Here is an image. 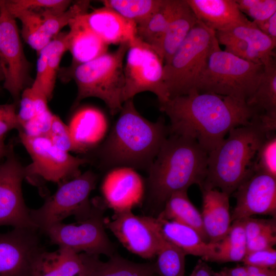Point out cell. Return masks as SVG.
<instances>
[{
    "instance_id": "52a82bcc",
    "label": "cell",
    "mask_w": 276,
    "mask_h": 276,
    "mask_svg": "<svg viewBox=\"0 0 276 276\" xmlns=\"http://www.w3.org/2000/svg\"><path fill=\"white\" fill-rule=\"evenodd\" d=\"M263 64L236 56L217 45L211 53L196 91L214 93L245 101L256 90Z\"/></svg>"
},
{
    "instance_id": "74e56055",
    "label": "cell",
    "mask_w": 276,
    "mask_h": 276,
    "mask_svg": "<svg viewBox=\"0 0 276 276\" xmlns=\"http://www.w3.org/2000/svg\"><path fill=\"white\" fill-rule=\"evenodd\" d=\"M240 10L253 21L266 20L276 13L275 0H235Z\"/></svg>"
},
{
    "instance_id": "ee69618b",
    "label": "cell",
    "mask_w": 276,
    "mask_h": 276,
    "mask_svg": "<svg viewBox=\"0 0 276 276\" xmlns=\"http://www.w3.org/2000/svg\"><path fill=\"white\" fill-rule=\"evenodd\" d=\"M247 253L246 246L218 247L211 262H229L242 261Z\"/></svg>"
},
{
    "instance_id": "f35d334b",
    "label": "cell",
    "mask_w": 276,
    "mask_h": 276,
    "mask_svg": "<svg viewBox=\"0 0 276 276\" xmlns=\"http://www.w3.org/2000/svg\"><path fill=\"white\" fill-rule=\"evenodd\" d=\"M57 148L70 152L76 151L67 125L54 114L51 127L47 136Z\"/></svg>"
},
{
    "instance_id": "2e32d148",
    "label": "cell",
    "mask_w": 276,
    "mask_h": 276,
    "mask_svg": "<svg viewBox=\"0 0 276 276\" xmlns=\"http://www.w3.org/2000/svg\"><path fill=\"white\" fill-rule=\"evenodd\" d=\"M105 225L130 251L150 259L155 257L160 234L152 217L139 216L131 210L115 212Z\"/></svg>"
},
{
    "instance_id": "681fc988",
    "label": "cell",
    "mask_w": 276,
    "mask_h": 276,
    "mask_svg": "<svg viewBox=\"0 0 276 276\" xmlns=\"http://www.w3.org/2000/svg\"><path fill=\"white\" fill-rule=\"evenodd\" d=\"M194 276H213L214 272L205 262L199 261L192 272Z\"/></svg>"
},
{
    "instance_id": "d6986e66",
    "label": "cell",
    "mask_w": 276,
    "mask_h": 276,
    "mask_svg": "<svg viewBox=\"0 0 276 276\" xmlns=\"http://www.w3.org/2000/svg\"><path fill=\"white\" fill-rule=\"evenodd\" d=\"M79 17L107 45L130 41L136 36L134 22L105 6L82 13Z\"/></svg>"
},
{
    "instance_id": "d4e9b609",
    "label": "cell",
    "mask_w": 276,
    "mask_h": 276,
    "mask_svg": "<svg viewBox=\"0 0 276 276\" xmlns=\"http://www.w3.org/2000/svg\"><path fill=\"white\" fill-rule=\"evenodd\" d=\"M80 15L70 21V30L65 35L67 51L72 56L69 69L105 54L108 48V45L83 22Z\"/></svg>"
},
{
    "instance_id": "4fadbf2b",
    "label": "cell",
    "mask_w": 276,
    "mask_h": 276,
    "mask_svg": "<svg viewBox=\"0 0 276 276\" xmlns=\"http://www.w3.org/2000/svg\"><path fill=\"white\" fill-rule=\"evenodd\" d=\"M0 65L5 78L3 87L17 101L30 82V63L15 18L8 11L4 0L0 1Z\"/></svg>"
},
{
    "instance_id": "7c38bea8",
    "label": "cell",
    "mask_w": 276,
    "mask_h": 276,
    "mask_svg": "<svg viewBox=\"0 0 276 276\" xmlns=\"http://www.w3.org/2000/svg\"><path fill=\"white\" fill-rule=\"evenodd\" d=\"M18 131L20 142L32 159L25 167L27 177L39 176L47 181L61 183L80 175V167L89 162L60 150L48 137H30Z\"/></svg>"
},
{
    "instance_id": "d6a6232c",
    "label": "cell",
    "mask_w": 276,
    "mask_h": 276,
    "mask_svg": "<svg viewBox=\"0 0 276 276\" xmlns=\"http://www.w3.org/2000/svg\"><path fill=\"white\" fill-rule=\"evenodd\" d=\"M186 255L160 234L154 264L156 274L159 276H184Z\"/></svg>"
},
{
    "instance_id": "5bb4252c",
    "label": "cell",
    "mask_w": 276,
    "mask_h": 276,
    "mask_svg": "<svg viewBox=\"0 0 276 276\" xmlns=\"http://www.w3.org/2000/svg\"><path fill=\"white\" fill-rule=\"evenodd\" d=\"M8 145L6 159L0 164V226L37 229L22 195V182L27 177L25 167L16 156L13 145Z\"/></svg>"
},
{
    "instance_id": "d590c367",
    "label": "cell",
    "mask_w": 276,
    "mask_h": 276,
    "mask_svg": "<svg viewBox=\"0 0 276 276\" xmlns=\"http://www.w3.org/2000/svg\"><path fill=\"white\" fill-rule=\"evenodd\" d=\"M219 44L225 47L226 52L251 62L263 64L270 57H265L258 52L245 41L222 32H216Z\"/></svg>"
},
{
    "instance_id": "f546056e",
    "label": "cell",
    "mask_w": 276,
    "mask_h": 276,
    "mask_svg": "<svg viewBox=\"0 0 276 276\" xmlns=\"http://www.w3.org/2000/svg\"><path fill=\"white\" fill-rule=\"evenodd\" d=\"M187 191L172 194L165 203L164 210L160 216L193 228L204 240L209 242L204 229L201 214L190 200Z\"/></svg>"
},
{
    "instance_id": "5b68a950",
    "label": "cell",
    "mask_w": 276,
    "mask_h": 276,
    "mask_svg": "<svg viewBox=\"0 0 276 276\" xmlns=\"http://www.w3.org/2000/svg\"><path fill=\"white\" fill-rule=\"evenodd\" d=\"M130 41L122 42L114 52L68 68L67 77L73 79L77 87L74 107L84 99L95 97L105 103L112 115L120 112L123 104V62Z\"/></svg>"
},
{
    "instance_id": "8992f818",
    "label": "cell",
    "mask_w": 276,
    "mask_h": 276,
    "mask_svg": "<svg viewBox=\"0 0 276 276\" xmlns=\"http://www.w3.org/2000/svg\"><path fill=\"white\" fill-rule=\"evenodd\" d=\"M218 45L215 32L198 20L164 64V79L169 99L196 91L209 57Z\"/></svg>"
},
{
    "instance_id": "4dcf8cb0",
    "label": "cell",
    "mask_w": 276,
    "mask_h": 276,
    "mask_svg": "<svg viewBox=\"0 0 276 276\" xmlns=\"http://www.w3.org/2000/svg\"><path fill=\"white\" fill-rule=\"evenodd\" d=\"M181 0H164L160 8L148 19L136 26V36L150 45L159 41L176 12Z\"/></svg>"
},
{
    "instance_id": "44dd1931",
    "label": "cell",
    "mask_w": 276,
    "mask_h": 276,
    "mask_svg": "<svg viewBox=\"0 0 276 276\" xmlns=\"http://www.w3.org/2000/svg\"><path fill=\"white\" fill-rule=\"evenodd\" d=\"M197 19L215 32L249 23L235 0H186Z\"/></svg>"
},
{
    "instance_id": "4316f807",
    "label": "cell",
    "mask_w": 276,
    "mask_h": 276,
    "mask_svg": "<svg viewBox=\"0 0 276 276\" xmlns=\"http://www.w3.org/2000/svg\"><path fill=\"white\" fill-rule=\"evenodd\" d=\"M65 35L60 33L38 53L36 76L33 83L44 92L49 100L52 97L62 57L67 51Z\"/></svg>"
},
{
    "instance_id": "816d5d0a",
    "label": "cell",
    "mask_w": 276,
    "mask_h": 276,
    "mask_svg": "<svg viewBox=\"0 0 276 276\" xmlns=\"http://www.w3.org/2000/svg\"><path fill=\"white\" fill-rule=\"evenodd\" d=\"M4 79H5L4 75L2 69L1 68V66L0 65V83L2 81H4ZM0 89H1V86H0Z\"/></svg>"
},
{
    "instance_id": "ac0fdd59",
    "label": "cell",
    "mask_w": 276,
    "mask_h": 276,
    "mask_svg": "<svg viewBox=\"0 0 276 276\" xmlns=\"http://www.w3.org/2000/svg\"><path fill=\"white\" fill-rule=\"evenodd\" d=\"M101 191L106 204L114 212L131 210L143 198L144 183L134 169L117 167L105 175Z\"/></svg>"
},
{
    "instance_id": "6da1fadb",
    "label": "cell",
    "mask_w": 276,
    "mask_h": 276,
    "mask_svg": "<svg viewBox=\"0 0 276 276\" xmlns=\"http://www.w3.org/2000/svg\"><path fill=\"white\" fill-rule=\"evenodd\" d=\"M159 109L170 120L169 134L193 139L208 154L235 127L254 115L245 101L214 93L194 91L169 99Z\"/></svg>"
},
{
    "instance_id": "bcb514c9",
    "label": "cell",
    "mask_w": 276,
    "mask_h": 276,
    "mask_svg": "<svg viewBox=\"0 0 276 276\" xmlns=\"http://www.w3.org/2000/svg\"><path fill=\"white\" fill-rule=\"evenodd\" d=\"M253 22L262 32L276 44V13L266 20Z\"/></svg>"
},
{
    "instance_id": "b9f144b4",
    "label": "cell",
    "mask_w": 276,
    "mask_h": 276,
    "mask_svg": "<svg viewBox=\"0 0 276 276\" xmlns=\"http://www.w3.org/2000/svg\"><path fill=\"white\" fill-rule=\"evenodd\" d=\"M14 129H20L15 104H0V140H4L6 134Z\"/></svg>"
},
{
    "instance_id": "c3c4849f",
    "label": "cell",
    "mask_w": 276,
    "mask_h": 276,
    "mask_svg": "<svg viewBox=\"0 0 276 276\" xmlns=\"http://www.w3.org/2000/svg\"><path fill=\"white\" fill-rule=\"evenodd\" d=\"M249 276H276L275 269L262 268L245 266Z\"/></svg>"
},
{
    "instance_id": "9c48e42d",
    "label": "cell",
    "mask_w": 276,
    "mask_h": 276,
    "mask_svg": "<svg viewBox=\"0 0 276 276\" xmlns=\"http://www.w3.org/2000/svg\"><path fill=\"white\" fill-rule=\"evenodd\" d=\"M97 180L94 172L87 171L61 183L55 193L48 197L41 207L30 210L31 220L37 228L42 232L72 215L78 222L87 218L93 209L89 196Z\"/></svg>"
},
{
    "instance_id": "e0dca14e",
    "label": "cell",
    "mask_w": 276,
    "mask_h": 276,
    "mask_svg": "<svg viewBox=\"0 0 276 276\" xmlns=\"http://www.w3.org/2000/svg\"><path fill=\"white\" fill-rule=\"evenodd\" d=\"M233 193L236 204L231 215L232 222L255 215L275 217V178L255 171Z\"/></svg>"
},
{
    "instance_id": "e575fe53",
    "label": "cell",
    "mask_w": 276,
    "mask_h": 276,
    "mask_svg": "<svg viewBox=\"0 0 276 276\" xmlns=\"http://www.w3.org/2000/svg\"><path fill=\"white\" fill-rule=\"evenodd\" d=\"M19 100L20 108L17 117L20 128L27 121L49 109L48 102L49 100L47 95L34 83L23 90Z\"/></svg>"
},
{
    "instance_id": "603a6c76",
    "label": "cell",
    "mask_w": 276,
    "mask_h": 276,
    "mask_svg": "<svg viewBox=\"0 0 276 276\" xmlns=\"http://www.w3.org/2000/svg\"><path fill=\"white\" fill-rule=\"evenodd\" d=\"M201 190L204 229L209 242L216 244L225 237L231 226L229 195L216 189Z\"/></svg>"
},
{
    "instance_id": "83f0119b",
    "label": "cell",
    "mask_w": 276,
    "mask_h": 276,
    "mask_svg": "<svg viewBox=\"0 0 276 276\" xmlns=\"http://www.w3.org/2000/svg\"><path fill=\"white\" fill-rule=\"evenodd\" d=\"M81 266L79 254L67 247L51 252L44 249L35 262L32 276H76Z\"/></svg>"
},
{
    "instance_id": "f6af8a7d",
    "label": "cell",
    "mask_w": 276,
    "mask_h": 276,
    "mask_svg": "<svg viewBox=\"0 0 276 276\" xmlns=\"http://www.w3.org/2000/svg\"><path fill=\"white\" fill-rule=\"evenodd\" d=\"M276 230L266 232L247 241V253L273 248L276 243Z\"/></svg>"
},
{
    "instance_id": "8fae6325",
    "label": "cell",
    "mask_w": 276,
    "mask_h": 276,
    "mask_svg": "<svg viewBox=\"0 0 276 276\" xmlns=\"http://www.w3.org/2000/svg\"><path fill=\"white\" fill-rule=\"evenodd\" d=\"M105 227L103 212L95 206L89 216L78 223H57L42 232L49 237L51 243L58 247H67L78 254L83 252L110 257L114 255V248Z\"/></svg>"
},
{
    "instance_id": "7a4b0ae2",
    "label": "cell",
    "mask_w": 276,
    "mask_h": 276,
    "mask_svg": "<svg viewBox=\"0 0 276 276\" xmlns=\"http://www.w3.org/2000/svg\"><path fill=\"white\" fill-rule=\"evenodd\" d=\"M133 99L123 103L118 120L99 149L104 167L148 170L169 135L163 119L148 121L137 111Z\"/></svg>"
},
{
    "instance_id": "30bf717a",
    "label": "cell",
    "mask_w": 276,
    "mask_h": 276,
    "mask_svg": "<svg viewBox=\"0 0 276 276\" xmlns=\"http://www.w3.org/2000/svg\"><path fill=\"white\" fill-rule=\"evenodd\" d=\"M124 66L123 103L141 93L149 91L159 104L170 98L164 79V62L153 48L136 36L130 41Z\"/></svg>"
},
{
    "instance_id": "ab89813d",
    "label": "cell",
    "mask_w": 276,
    "mask_h": 276,
    "mask_svg": "<svg viewBox=\"0 0 276 276\" xmlns=\"http://www.w3.org/2000/svg\"><path fill=\"white\" fill-rule=\"evenodd\" d=\"M54 115L49 109L27 121L18 130L30 137H47Z\"/></svg>"
},
{
    "instance_id": "7bdbcfd3",
    "label": "cell",
    "mask_w": 276,
    "mask_h": 276,
    "mask_svg": "<svg viewBox=\"0 0 276 276\" xmlns=\"http://www.w3.org/2000/svg\"><path fill=\"white\" fill-rule=\"evenodd\" d=\"M242 221L247 241L269 231L276 230L275 219H261L252 217L245 218Z\"/></svg>"
},
{
    "instance_id": "8d00e7d4",
    "label": "cell",
    "mask_w": 276,
    "mask_h": 276,
    "mask_svg": "<svg viewBox=\"0 0 276 276\" xmlns=\"http://www.w3.org/2000/svg\"><path fill=\"white\" fill-rule=\"evenodd\" d=\"M255 171L276 178V134H268L259 147L255 162Z\"/></svg>"
},
{
    "instance_id": "f1b7e54d",
    "label": "cell",
    "mask_w": 276,
    "mask_h": 276,
    "mask_svg": "<svg viewBox=\"0 0 276 276\" xmlns=\"http://www.w3.org/2000/svg\"><path fill=\"white\" fill-rule=\"evenodd\" d=\"M272 56L264 63L263 72L258 86L247 100L256 116L276 117V62Z\"/></svg>"
},
{
    "instance_id": "f5cc1de1",
    "label": "cell",
    "mask_w": 276,
    "mask_h": 276,
    "mask_svg": "<svg viewBox=\"0 0 276 276\" xmlns=\"http://www.w3.org/2000/svg\"><path fill=\"white\" fill-rule=\"evenodd\" d=\"M213 276H221V274H220L219 272H214V274L213 275Z\"/></svg>"
},
{
    "instance_id": "ffe728a7",
    "label": "cell",
    "mask_w": 276,
    "mask_h": 276,
    "mask_svg": "<svg viewBox=\"0 0 276 276\" xmlns=\"http://www.w3.org/2000/svg\"><path fill=\"white\" fill-rule=\"evenodd\" d=\"M76 152H84L104 141L107 119L99 109L87 107L78 110L67 125Z\"/></svg>"
},
{
    "instance_id": "1f68e13d",
    "label": "cell",
    "mask_w": 276,
    "mask_h": 276,
    "mask_svg": "<svg viewBox=\"0 0 276 276\" xmlns=\"http://www.w3.org/2000/svg\"><path fill=\"white\" fill-rule=\"evenodd\" d=\"M164 0H103V6L111 9L125 18L140 25L152 15Z\"/></svg>"
},
{
    "instance_id": "60d3db41",
    "label": "cell",
    "mask_w": 276,
    "mask_h": 276,
    "mask_svg": "<svg viewBox=\"0 0 276 276\" xmlns=\"http://www.w3.org/2000/svg\"><path fill=\"white\" fill-rule=\"evenodd\" d=\"M242 262L245 266L275 269L276 250L271 248L247 252Z\"/></svg>"
},
{
    "instance_id": "cb8c5ba5",
    "label": "cell",
    "mask_w": 276,
    "mask_h": 276,
    "mask_svg": "<svg viewBox=\"0 0 276 276\" xmlns=\"http://www.w3.org/2000/svg\"><path fill=\"white\" fill-rule=\"evenodd\" d=\"M81 269L78 276H155L154 264L137 263L113 255L107 261L98 255L79 254Z\"/></svg>"
},
{
    "instance_id": "277c9868",
    "label": "cell",
    "mask_w": 276,
    "mask_h": 276,
    "mask_svg": "<svg viewBox=\"0 0 276 276\" xmlns=\"http://www.w3.org/2000/svg\"><path fill=\"white\" fill-rule=\"evenodd\" d=\"M271 133L254 119L247 125L231 129L208 154L206 175L200 189L219 188L232 194L254 172L258 150Z\"/></svg>"
},
{
    "instance_id": "7402d4cb",
    "label": "cell",
    "mask_w": 276,
    "mask_h": 276,
    "mask_svg": "<svg viewBox=\"0 0 276 276\" xmlns=\"http://www.w3.org/2000/svg\"><path fill=\"white\" fill-rule=\"evenodd\" d=\"M152 219L162 236L186 255L199 256L205 261H211L216 252V243L205 241L196 230L188 225L160 215Z\"/></svg>"
},
{
    "instance_id": "7dc6e473",
    "label": "cell",
    "mask_w": 276,
    "mask_h": 276,
    "mask_svg": "<svg viewBox=\"0 0 276 276\" xmlns=\"http://www.w3.org/2000/svg\"><path fill=\"white\" fill-rule=\"evenodd\" d=\"M219 273L221 276H249L245 265L231 268H224L219 271Z\"/></svg>"
},
{
    "instance_id": "836d02e7",
    "label": "cell",
    "mask_w": 276,
    "mask_h": 276,
    "mask_svg": "<svg viewBox=\"0 0 276 276\" xmlns=\"http://www.w3.org/2000/svg\"><path fill=\"white\" fill-rule=\"evenodd\" d=\"M229 35L243 40L265 57L275 56L276 44L262 32L252 21L246 24L236 26L223 31Z\"/></svg>"
},
{
    "instance_id": "ba28073f",
    "label": "cell",
    "mask_w": 276,
    "mask_h": 276,
    "mask_svg": "<svg viewBox=\"0 0 276 276\" xmlns=\"http://www.w3.org/2000/svg\"><path fill=\"white\" fill-rule=\"evenodd\" d=\"M89 4L77 1L64 10L59 0H18L9 12L20 21L22 37L38 53L72 19L88 12Z\"/></svg>"
},
{
    "instance_id": "9a60e30c",
    "label": "cell",
    "mask_w": 276,
    "mask_h": 276,
    "mask_svg": "<svg viewBox=\"0 0 276 276\" xmlns=\"http://www.w3.org/2000/svg\"><path fill=\"white\" fill-rule=\"evenodd\" d=\"M37 230L14 228L0 233V276H32L35 262L44 250Z\"/></svg>"
},
{
    "instance_id": "3957f363",
    "label": "cell",
    "mask_w": 276,
    "mask_h": 276,
    "mask_svg": "<svg viewBox=\"0 0 276 276\" xmlns=\"http://www.w3.org/2000/svg\"><path fill=\"white\" fill-rule=\"evenodd\" d=\"M208 153L197 142L183 136L169 134L147 170L152 199L165 204L173 193L200 187L205 178Z\"/></svg>"
},
{
    "instance_id": "484cf974",
    "label": "cell",
    "mask_w": 276,
    "mask_h": 276,
    "mask_svg": "<svg viewBox=\"0 0 276 276\" xmlns=\"http://www.w3.org/2000/svg\"><path fill=\"white\" fill-rule=\"evenodd\" d=\"M197 21L186 0H181L162 38L152 47L164 62V64L182 44Z\"/></svg>"
},
{
    "instance_id": "f907efd6",
    "label": "cell",
    "mask_w": 276,
    "mask_h": 276,
    "mask_svg": "<svg viewBox=\"0 0 276 276\" xmlns=\"http://www.w3.org/2000/svg\"><path fill=\"white\" fill-rule=\"evenodd\" d=\"M8 149V145L4 143V140H0V160L6 156Z\"/></svg>"
}]
</instances>
